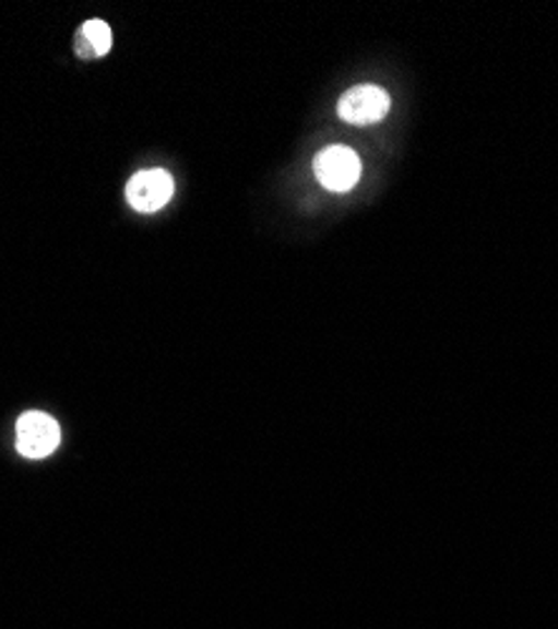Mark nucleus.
<instances>
[{"instance_id": "obj_1", "label": "nucleus", "mask_w": 558, "mask_h": 629, "mask_svg": "<svg viewBox=\"0 0 558 629\" xmlns=\"http://www.w3.org/2000/svg\"><path fill=\"white\" fill-rule=\"evenodd\" d=\"M314 177L330 192H349L363 177L360 156L347 146H328L314 159Z\"/></svg>"}, {"instance_id": "obj_2", "label": "nucleus", "mask_w": 558, "mask_h": 629, "mask_svg": "<svg viewBox=\"0 0 558 629\" xmlns=\"http://www.w3.org/2000/svg\"><path fill=\"white\" fill-rule=\"evenodd\" d=\"M58 441H61V430L58 424L46 416L40 411H31L26 416L19 418V426H15V443H19V451L26 459H46L56 451Z\"/></svg>"}, {"instance_id": "obj_3", "label": "nucleus", "mask_w": 558, "mask_h": 629, "mask_svg": "<svg viewBox=\"0 0 558 629\" xmlns=\"http://www.w3.org/2000/svg\"><path fill=\"white\" fill-rule=\"evenodd\" d=\"M174 179L166 169H144L136 171L127 185V202L131 210L152 214L171 200Z\"/></svg>"}, {"instance_id": "obj_4", "label": "nucleus", "mask_w": 558, "mask_h": 629, "mask_svg": "<svg viewBox=\"0 0 558 629\" xmlns=\"http://www.w3.org/2000/svg\"><path fill=\"white\" fill-rule=\"evenodd\" d=\"M388 111H390V96L380 86H372V84L349 88L337 104L340 119H345L347 123H355V127L385 119Z\"/></svg>"}, {"instance_id": "obj_5", "label": "nucleus", "mask_w": 558, "mask_h": 629, "mask_svg": "<svg viewBox=\"0 0 558 629\" xmlns=\"http://www.w3.org/2000/svg\"><path fill=\"white\" fill-rule=\"evenodd\" d=\"M81 33H83V44H88V48H94V56L108 54V48H111V28H108L104 21H88Z\"/></svg>"}]
</instances>
